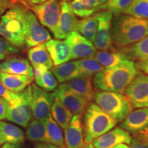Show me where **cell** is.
Instances as JSON below:
<instances>
[{
	"instance_id": "cell-3",
	"label": "cell",
	"mask_w": 148,
	"mask_h": 148,
	"mask_svg": "<svg viewBox=\"0 0 148 148\" xmlns=\"http://www.w3.org/2000/svg\"><path fill=\"white\" fill-rule=\"evenodd\" d=\"M116 125L113 119L95 103H89L82 118L85 143H92L95 138L113 129Z\"/></svg>"
},
{
	"instance_id": "cell-2",
	"label": "cell",
	"mask_w": 148,
	"mask_h": 148,
	"mask_svg": "<svg viewBox=\"0 0 148 148\" xmlns=\"http://www.w3.org/2000/svg\"><path fill=\"white\" fill-rule=\"evenodd\" d=\"M138 73L134 61H127L121 65L105 69L93 75L95 89L123 94L128 85Z\"/></svg>"
},
{
	"instance_id": "cell-35",
	"label": "cell",
	"mask_w": 148,
	"mask_h": 148,
	"mask_svg": "<svg viewBox=\"0 0 148 148\" xmlns=\"http://www.w3.org/2000/svg\"><path fill=\"white\" fill-rule=\"evenodd\" d=\"M133 0H108L103 5V10H110L116 16L123 14Z\"/></svg>"
},
{
	"instance_id": "cell-43",
	"label": "cell",
	"mask_w": 148,
	"mask_h": 148,
	"mask_svg": "<svg viewBox=\"0 0 148 148\" xmlns=\"http://www.w3.org/2000/svg\"><path fill=\"white\" fill-rule=\"evenodd\" d=\"M133 137L138 138L142 141L145 142L147 144H148V129L146 128L145 130L142 131L141 132L138 133L136 134L132 135Z\"/></svg>"
},
{
	"instance_id": "cell-19",
	"label": "cell",
	"mask_w": 148,
	"mask_h": 148,
	"mask_svg": "<svg viewBox=\"0 0 148 148\" xmlns=\"http://www.w3.org/2000/svg\"><path fill=\"white\" fill-rule=\"evenodd\" d=\"M66 148H82L84 145V130L81 115H73L69 125L64 130Z\"/></svg>"
},
{
	"instance_id": "cell-42",
	"label": "cell",
	"mask_w": 148,
	"mask_h": 148,
	"mask_svg": "<svg viewBox=\"0 0 148 148\" xmlns=\"http://www.w3.org/2000/svg\"><path fill=\"white\" fill-rule=\"evenodd\" d=\"M135 64H136V69L148 75V60L137 62Z\"/></svg>"
},
{
	"instance_id": "cell-37",
	"label": "cell",
	"mask_w": 148,
	"mask_h": 148,
	"mask_svg": "<svg viewBox=\"0 0 148 148\" xmlns=\"http://www.w3.org/2000/svg\"><path fill=\"white\" fill-rule=\"evenodd\" d=\"M0 97L5 99L10 104H14L21 98V92H14L11 91L0 81Z\"/></svg>"
},
{
	"instance_id": "cell-29",
	"label": "cell",
	"mask_w": 148,
	"mask_h": 148,
	"mask_svg": "<svg viewBox=\"0 0 148 148\" xmlns=\"http://www.w3.org/2000/svg\"><path fill=\"white\" fill-rule=\"evenodd\" d=\"M50 114L55 121L63 130L69 125L73 116V114L56 97H54V100L51 105Z\"/></svg>"
},
{
	"instance_id": "cell-34",
	"label": "cell",
	"mask_w": 148,
	"mask_h": 148,
	"mask_svg": "<svg viewBox=\"0 0 148 148\" xmlns=\"http://www.w3.org/2000/svg\"><path fill=\"white\" fill-rule=\"evenodd\" d=\"M68 3L73 13L75 16L82 18L91 16L95 14V12H97L95 9L90 8L85 5L81 0H72Z\"/></svg>"
},
{
	"instance_id": "cell-17",
	"label": "cell",
	"mask_w": 148,
	"mask_h": 148,
	"mask_svg": "<svg viewBox=\"0 0 148 148\" xmlns=\"http://www.w3.org/2000/svg\"><path fill=\"white\" fill-rule=\"evenodd\" d=\"M120 127L132 135L141 132L148 127V107L132 110L120 123Z\"/></svg>"
},
{
	"instance_id": "cell-46",
	"label": "cell",
	"mask_w": 148,
	"mask_h": 148,
	"mask_svg": "<svg viewBox=\"0 0 148 148\" xmlns=\"http://www.w3.org/2000/svg\"><path fill=\"white\" fill-rule=\"evenodd\" d=\"M42 145H43V148H61L60 147H58V146L51 145V144L49 143H42Z\"/></svg>"
},
{
	"instance_id": "cell-33",
	"label": "cell",
	"mask_w": 148,
	"mask_h": 148,
	"mask_svg": "<svg viewBox=\"0 0 148 148\" xmlns=\"http://www.w3.org/2000/svg\"><path fill=\"white\" fill-rule=\"evenodd\" d=\"M77 61L80 75L93 76L105 69L94 58L80 59Z\"/></svg>"
},
{
	"instance_id": "cell-30",
	"label": "cell",
	"mask_w": 148,
	"mask_h": 148,
	"mask_svg": "<svg viewBox=\"0 0 148 148\" xmlns=\"http://www.w3.org/2000/svg\"><path fill=\"white\" fill-rule=\"evenodd\" d=\"M97 13H95L91 16L79 20L77 23V32L90 41L94 42L97 34Z\"/></svg>"
},
{
	"instance_id": "cell-7",
	"label": "cell",
	"mask_w": 148,
	"mask_h": 148,
	"mask_svg": "<svg viewBox=\"0 0 148 148\" xmlns=\"http://www.w3.org/2000/svg\"><path fill=\"white\" fill-rule=\"evenodd\" d=\"M31 85V84H30ZM21 92V98L14 104H10L6 119L25 128L33 118L31 105V86Z\"/></svg>"
},
{
	"instance_id": "cell-47",
	"label": "cell",
	"mask_w": 148,
	"mask_h": 148,
	"mask_svg": "<svg viewBox=\"0 0 148 148\" xmlns=\"http://www.w3.org/2000/svg\"><path fill=\"white\" fill-rule=\"evenodd\" d=\"M112 148H129V145H126V144H119V145H116L115 147H112Z\"/></svg>"
},
{
	"instance_id": "cell-21",
	"label": "cell",
	"mask_w": 148,
	"mask_h": 148,
	"mask_svg": "<svg viewBox=\"0 0 148 148\" xmlns=\"http://www.w3.org/2000/svg\"><path fill=\"white\" fill-rule=\"evenodd\" d=\"M104 69H110L119 66L130 60L127 55L119 49H113L107 51L97 50L93 57Z\"/></svg>"
},
{
	"instance_id": "cell-38",
	"label": "cell",
	"mask_w": 148,
	"mask_h": 148,
	"mask_svg": "<svg viewBox=\"0 0 148 148\" xmlns=\"http://www.w3.org/2000/svg\"><path fill=\"white\" fill-rule=\"evenodd\" d=\"M9 108H10V103L5 99L0 97V121L6 119Z\"/></svg>"
},
{
	"instance_id": "cell-16",
	"label": "cell",
	"mask_w": 148,
	"mask_h": 148,
	"mask_svg": "<svg viewBox=\"0 0 148 148\" xmlns=\"http://www.w3.org/2000/svg\"><path fill=\"white\" fill-rule=\"evenodd\" d=\"M53 94L73 115H83L89 104L84 98L62 88H57Z\"/></svg>"
},
{
	"instance_id": "cell-45",
	"label": "cell",
	"mask_w": 148,
	"mask_h": 148,
	"mask_svg": "<svg viewBox=\"0 0 148 148\" xmlns=\"http://www.w3.org/2000/svg\"><path fill=\"white\" fill-rule=\"evenodd\" d=\"M47 1L48 0H27V1L32 3V4H39V3L45 2Z\"/></svg>"
},
{
	"instance_id": "cell-52",
	"label": "cell",
	"mask_w": 148,
	"mask_h": 148,
	"mask_svg": "<svg viewBox=\"0 0 148 148\" xmlns=\"http://www.w3.org/2000/svg\"><path fill=\"white\" fill-rule=\"evenodd\" d=\"M61 1H66V2H68V1H72V0H61Z\"/></svg>"
},
{
	"instance_id": "cell-12",
	"label": "cell",
	"mask_w": 148,
	"mask_h": 148,
	"mask_svg": "<svg viewBox=\"0 0 148 148\" xmlns=\"http://www.w3.org/2000/svg\"><path fill=\"white\" fill-rule=\"evenodd\" d=\"M71 48L72 60L93 58L97 49L90 41L77 31L71 32L65 38Z\"/></svg>"
},
{
	"instance_id": "cell-27",
	"label": "cell",
	"mask_w": 148,
	"mask_h": 148,
	"mask_svg": "<svg viewBox=\"0 0 148 148\" xmlns=\"http://www.w3.org/2000/svg\"><path fill=\"white\" fill-rule=\"evenodd\" d=\"M46 127V143L58 146L61 148H66L62 128L53 119L51 114L45 121Z\"/></svg>"
},
{
	"instance_id": "cell-8",
	"label": "cell",
	"mask_w": 148,
	"mask_h": 148,
	"mask_svg": "<svg viewBox=\"0 0 148 148\" xmlns=\"http://www.w3.org/2000/svg\"><path fill=\"white\" fill-rule=\"evenodd\" d=\"M61 0H48L32 6L33 12L42 26L46 27L52 34L55 32L60 18Z\"/></svg>"
},
{
	"instance_id": "cell-54",
	"label": "cell",
	"mask_w": 148,
	"mask_h": 148,
	"mask_svg": "<svg viewBox=\"0 0 148 148\" xmlns=\"http://www.w3.org/2000/svg\"><path fill=\"white\" fill-rule=\"evenodd\" d=\"M25 1H27V0H25Z\"/></svg>"
},
{
	"instance_id": "cell-40",
	"label": "cell",
	"mask_w": 148,
	"mask_h": 148,
	"mask_svg": "<svg viewBox=\"0 0 148 148\" xmlns=\"http://www.w3.org/2000/svg\"><path fill=\"white\" fill-rule=\"evenodd\" d=\"M81 1L90 8L95 9L97 11L100 10H103V5L101 4L98 0H81Z\"/></svg>"
},
{
	"instance_id": "cell-11",
	"label": "cell",
	"mask_w": 148,
	"mask_h": 148,
	"mask_svg": "<svg viewBox=\"0 0 148 148\" xmlns=\"http://www.w3.org/2000/svg\"><path fill=\"white\" fill-rule=\"evenodd\" d=\"M97 29L93 44L99 51H107L113 49L111 27L113 20V14L110 10H104L97 13Z\"/></svg>"
},
{
	"instance_id": "cell-31",
	"label": "cell",
	"mask_w": 148,
	"mask_h": 148,
	"mask_svg": "<svg viewBox=\"0 0 148 148\" xmlns=\"http://www.w3.org/2000/svg\"><path fill=\"white\" fill-rule=\"evenodd\" d=\"M25 137L27 139L36 143H46V127L44 121L32 119L26 127Z\"/></svg>"
},
{
	"instance_id": "cell-24",
	"label": "cell",
	"mask_w": 148,
	"mask_h": 148,
	"mask_svg": "<svg viewBox=\"0 0 148 148\" xmlns=\"http://www.w3.org/2000/svg\"><path fill=\"white\" fill-rule=\"evenodd\" d=\"M32 80L25 75L0 72V81L8 90L14 92L23 91L32 84Z\"/></svg>"
},
{
	"instance_id": "cell-13",
	"label": "cell",
	"mask_w": 148,
	"mask_h": 148,
	"mask_svg": "<svg viewBox=\"0 0 148 148\" xmlns=\"http://www.w3.org/2000/svg\"><path fill=\"white\" fill-rule=\"evenodd\" d=\"M92 79L93 76L79 75L68 82L62 83L58 88L73 92L90 102L93 100L95 92Z\"/></svg>"
},
{
	"instance_id": "cell-5",
	"label": "cell",
	"mask_w": 148,
	"mask_h": 148,
	"mask_svg": "<svg viewBox=\"0 0 148 148\" xmlns=\"http://www.w3.org/2000/svg\"><path fill=\"white\" fill-rule=\"evenodd\" d=\"M93 100L116 124L121 123L132 110L127 97L119 92L96 90Z\"/></svg>"
},
{
	"instance_id": "cell-32",
	"label": "cell",
	"mask_w": 148,
	"mask_h": 148,
	"mask_svg": "<svg viewBox=\"0 0 148 148\" xmlns=\"http://www.w3.org/2000/svg\"><path fill=\"white\" fill-rule=\"evenodd\" d=\"M123 14L130 15L148 21V0H133Z\"/></svg>"
},
{
	"instance_id": "cell-1",
	"label": "cell",
	"mask_w": 148,
	"mask_h": 148,
	"mask_svg": "<svg viewBox=\"0 0 148 148\" xmlns=\"http://www.w3.org/2000/svg\"><path fill=\"white\" fill-rule=\"evenodd\" d=\"M148 36V21L135 16L121 14L112 20L111 36L118 49L136 43Z\"/></svg>"
},
{
	"instance_id": "cell-53",
	"label": "cell",
	"mask_w": 148,
	"mask_h": 148,
	"mask_svg": "<svg viewBox=\"0 0 148 148\" xmlns=\"http://www.w3.org/2000/svg\"><path fill=\"white\" fill-rule=\"evenodd\" d=\"M147 129H148V127H147Z\"/></svg>"
},
{
	"instance_id": "cell-6",
	"label": "cell",
	"mask_w": 148,
	"mask_h": 148,
	"mask_svg": "<svg viewBox=\"0 0 148 148\" xmlns=\"http://www.w3.org/2000/svg\"><path fill=\"white\" fill-rule=\"evenodd\" d=\"M25 44L27 47L45 43L51 39L50 33L38 21L36 15L29 10H24Z\"/></svg>"
},
{
	"instance_id": "cell-25",
	"label": "cell",
	"mask_w": 148,
	"mask_h": 148,
	"mask_svg": "<svg viewBox=\"0 0 148 148\" xmlns=\"http://www.w3.org/2000/svg\"><path fill=\"white\" fill-rule=\"evenodd\" d=\"M0 136L4 143L21 144L25 139L23 131L16 125L0 121Z\"/></svg>"
},
{
	"instance_id": "cell-4",
	"label": "cell",
	"mask_w": 148,
	"mask_h": 148,
	"mask_svg": "<svg viewBox=\"0 0 148 148\" xmlns=\"http://www.w3.org/2000/svg\"><path fill=\"white\" fill-rule=\"evenodd\" d=\"M24 10L14 5L0 18V36L17 48L25 45Z\"/></svg>"
},
{
	"instance_id": "cell-39",
	"label": "cell",
	"mask_w": 148,
	"mask_h": 148,
	"mask_svg": "<svg viewBox=\"0 0 148 148\" xmlns=\"http://www.w3.org/2000/svg\"><path fill=\"white\" fill-rule=\"evenodd\" d=\"M14 5V3L12 0H0V18Z\"/></svg>"
},
{
	"instance_id": "cell-36",
	"label": "cell",
	"mask_w": 148,
	"mask_h": 148,
	"mask_svg": "<svg viewBox=\"0 0 148 148\" xmlns=\"http://www.w3.org/2000/svg\"><path fill=\"white\" fill-rule=\"evenodd\" d=\"M19 52L18 48L5 40L3 37H0V60L8 58L10 55Z\"/></svg>"
},
{
	"instance_id": "cell-15",
	"label": "cell",
	"mask_w": 148,
	"mask_h": 148,
	"mask_svg": "<svg viewBox=\"0 0 148 148\" xmlns=\"http://www.w3.org/2000/svg\"><path fill=\"white\" fill-rule=\"evenodd\" d=\"M132 136L128 132L120 127H114L92 141L95 148H112L119 144L130 145Z\"/></svg>"
},
{
	"instance_id": "cell-41",
	"label": "cell",
	"mask_w": 148,
	"mask_h": 148,
	"mask_svg": "<svg viewBox=\"0 0 148 148\" xmlns=\"http://www.w3.org/2000/svg\"><path fill=\"white\" fill-rule=\"evenodd\" d=\"M129 148H148V144L138 138L132 137V140L130 144Z\"/></svg>"
},
{
	"instance_id": "cell-49",
	"label": "cell",
	"mask_w": 148,
	"mask_h": 148,
	"mask_svg": "<svg viewBox=\"0 0 148 148\" xmlns=\"http://www.w3.org/2000/svg\"><path fill=\"white\" fill-rule=\"evenodd\" d=\"M34 148H43V145L42 143H38L35 145Z\"/></svg>"
},
{
	"instance_id": "cell-23",
	"label": "cell",
	"mask_w": 148,
	"mask_h": 148,
	"mask_svg": "<svg viewBox=\"0 0 148 148\" xmlns=\"http://www.w3.org/2000/svg\"><path fill=\"white\" fill-rule=\"evenodd\" d=\"M58 82L65 83L80 75L78 66V61H69L60 65L53 66L51 69Z\"/></svg>"
},
{
	"instance_id": "cell-44",
	"label": "cell",
	"mask_w": 148,
	"mask_h": 148,
	"mask_svg": "<svg viewBox=\"0 0 148 148\" xmlns=\"http://www.w3.org/2000/svg\"><path fill=\"white\" fill-rule=\"evenodd\" d=\"M5 148H23L21 146V144H8L4 143Z\"/></svg>"
},
{
	"instance_id": "cell-26",
	"label": "cell",
	"mask_w": 148,
	"mask_h": 148,
	"mask_svg": "<svg viewBox=\"0 0 148 148\" xmlns=\"http://www.w3.org/2000/svg\"><path fill=\"white\" fill-rule=\"evenodd\" d=\"M27 56L33 68L38 66H45L51 69L53 66L50 56L46 48L45 43L29 48Z\"/></svg>"
},
{
	"instance_id": "cell-51",
	"label": "cell",
	"mask_w": 148,
	"mask_h": 148,
	"mask_svg": "<svg viewBox=\"0 0 148 148\" xmlns=\"http://www.w3.org/2000/svg\"><path fill=\"white\" fill-rule=\"evenodd\" d=\"M3 144H4V143H3V140L1 139V136H0V147H1V145H3Z\"/></svg>"
},
{
	"instance_id": "cell-48",
	"label": "cell",
	"mask_w": 148,
	"mask_h": 148,
	"mask_svg": "<svg viewBox=\"0 0 148 148\" xmlns=\"http://www.w3.org/2000/svg\"><path fill=\"white\" fill-rule=\"evenodd\" d=\"M82 148H95V147L92 145L91 143H85Z\"/></svg>"
},
{
	"instance_id": "cell-22",
	"label": "cell",
	"mask_w": 148,
	"mask_h": 148,
	"mask_svg": "<svg viewBox=\"0 0 148 148\" xmlns=\"http://www.w3.org/2000/svg\"><path fill=\"white\" fill-rule=\"evenodd\" d=\"M36 84L47 92L54 91L58 87V81L51 70L45 66L34 67Z\"/></svg>"
},
{
	"instance_id": "cell-14",
	"label": "cell",
	"mask_w": 148,
	"mask_h": 148,
	"mask_svg": "<svg viewBox=\"0 0 148 148\" xmlns=\"http://www.w3.org/2000/svg\"><path fill=\"white\" fill-rule=\"evenodd\" d=\"M77 20L66 1L61 2V11L58 25L53 36L56 39H65L71 32L77 31Z\"/></svg>"
},
{
	"instance_id": "cell-50",
	"label": "cell",
	"mask_w": 148,
	"mask_h": 148,
	"mask_svg": "<svg viewBox=\"0 0 148 148\" xmlns=\"http://www.w3.org/2000/svg\"><path fill=\"white\" fill-rule=\"evenodd\" d=\"M98 1H99V3H100L101 4L105 5L107 2H108V0H98Z\"/></svg>"
},
{
	"instance_id": "cell-10",
	"label": "cell",
	"mask_w": 148,
	"mask_h": 148,
	"mask_svg": "<svg viewBox=\"0 0 148 148\" xmlns=\"http://www.w3.org/2000/svg\"><path fill=\"white\" fill-rule=\"evenodd\" d=\"M132 108L148 107V75L138 73L125 90Z\"/></svg>"
},
{
	"instance_id": "cell-9",
	"label": "cell",
	"mask_w": 148,
	"mask_h": 148,
	"mask_svg": "<svg viewBox=\"0 0 148 148\" xmlns=\"http://www.w3.org/2000/svg\"><path fill=\"white\" fill-rule=\"evenodd\" d=\"M30 86L33 117L45 122L50 114L54 95L53 92L46 91L35 84H31Z\"/></svg>"
},
{
	"instance_id": "cell-18",
	"label": "cell",
	"mask_w": 148,
	"mask_h": 148,
	"mask_svg": "<svg viewBox=\"0 0 148 148\" xmlns=\"http://www.w3.org/2000/svg\"><path fill=\"white\" fill-rule=\"evenodd\" d=\"M0 72L16 75H25L34 79V68L26 58L18 56H11L0 62Z\"/></svg>"
},
{
	"instance_id": "cell-28",
	"label": "cell",
	"mask_w": 148,
	"mask_h": 148,
	"mask_svg": "<svg viewBox=\"0 0 148 148\" xmlns=\"http://www.w3.org/2000/svg\"><path fill=\"white\" fill-rule=\"evenodd\" d=\"M119 50L124 53L133 61L137 62L148 60V36L136 43L121 48Z\"/></svg>"
},
{
	"instance_id": "cell-20",
	"label": "cell",
	"mask_w": 148,
	"mask_h": 148,
	"mask_svg": "<svg viewBox=\"0 0 148 148\" xmlns=\"http://www.w3.org/2000/svg\"><path fill=\"white\" fill-rule=\"evenodd\" d=\"M45 46L53 66L60 65L72 60L71 48L66 40L51 39L45 42Z\"/></svg>"
}]
</instances>
